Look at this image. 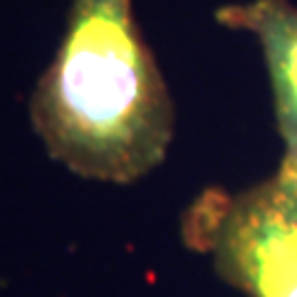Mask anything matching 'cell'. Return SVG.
<instances>
[{
  "label": "cell",
  "instance_id": "6da1fadb",
  "mask_svg": "<svg viewBox=\"0 0 297 297\" xmlns=\"http://www.w3.org/2000/svg\"><path fill=\"white\" fill-rule=\"evenodd\" d=\"M30 122L47 154L89 181L134 184L166 159L173 104L131 0H72Z\"/></svg>",
  "mask_w": 297,
  "mask_h": 297
},
{
  "label": "cell",
  "instance_id": "7a4b0ae2",
  "mask_svg": "<svg viewBox=\"0 0 297 297\" xmlns=\"http://www.w3.org/2000/svg\"><path fill=\"white\" fill-rule=\"evenodd\" d=\"M186 243L245 297H297V164L241 193L206 191L184 215Z\"/></svg>",
  "mask_w": 297,
  "mask_h": 297
},
{
  "label": "cell",
  "instance_id": "3957f363",
  "mask_svg": "<svg viewBox=\"0 0 297 297\" xmlns=\"http://www.w3.org/2000/svg\"><path fill=\"white\" fill-rule=\"evenodd\" d=\"M215 20L258 37L275 94L278 129L285 142L283 159L297 164V5L287 0H250L221 8Z\"/></svg>",
  "mask_w": 297,
  "mask_h": 297
}]
</instances>
